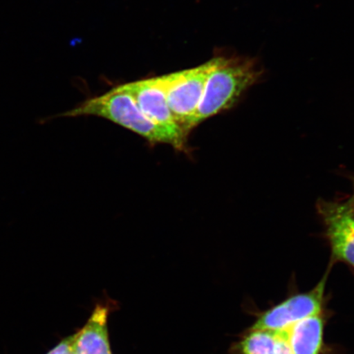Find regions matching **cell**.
I'll return each mask as SVG.
<instances>
[{"mask_svg":"<svg viewBox=\"0 0 354 354\" xmlns=\"http://www.w3.org/2000/svg\"><path fill=\"white\" fill-rule=\"evenodd\" d=\"M60 116L98 117L126 128L152 144L171 145L180 151H183L187 145V137L174 134L150 121L141 112L129 93L121 86L105 94L85 100Z\"/></svg>","mask_w":354,"mask_h":354,"instance_id":"obj_1","label":"cell"},{"mask_svg":"<svg viewBox=\"0 0 354 354\" xmlns=\"http://www.w3.org/2000/svg\"><path fill=\"white\" fill-rule=\"evenodd\" d=\"M262 73L256 61L250 57H221L207 80L190 131L207 119L232 109L243 93L259 81Z\"/></svg>","mask_w":354,"mask_h":354,"instance_id":"obj_2","label":"cell"},{"mask_svg":"<svg viewBox=\"0 0 354 354\" xmlns=\"http://www.w3.org/2000/svg\"><path fill=\"white\" fill-rule=\"evenodd\" d=\"M216 57L196 68L167 74L168 105L175 121L188 136L190 125L201 103L207 78L219 64Z\"/></svg>","mask_w":354,"mask_h":354,"instance_id":"obj_3","label":"cell"},{"mask_svg":"<svg viewBox=\"0 0 354 354\" xmlns=\"http://www.w3.org/2000/svg\"><path fill=\"white\" fill-rule=\"evenodd\" d=\"M327 275L311 290L290 296L257 318L252 329L284 331L305 318L319 315L324 307Z\"/></svg>","mask_w":354,"mask_h":354,"instance_id":"obj_4","label":"cell"},{"mask_svg":"<svg viewBox=\"0 0 354 354\" xmlns=\"http://www.w3.org/2000/svg\"><path fill=\"white\" fill-rule=\"evenodd\" d=\"M318 210L325 224L332 261L354 268V212L351 202H322Z\"/></svg>","mask_w":354,"mask_h":354,"instance_id":"obj_5","label":"cell"},{"mask_svg":"<svg viewBox=\"0 0 354 354\" xmlns=\"http://www.w3.org/2000/svg\"><path fill=\"white\" fill-rule=\"evenodd\" d=\"M121 86L129 93L137 106L150 121L174 134L185 133L178 126L168 105L167 75L158 77L139 80Z\"/></svg>","mask_w":354,"mask_h":354,"instance_id":"obj_6","label":"cell"},{"mask_svg":"<svg viewBox=\"0 0 354 354\" xmlns=\"http://www.w3.org/2000/svg\"><path fill=\"white\" fill-rule=\"evenodd\" d=\"M109 307L97 304L86 325L73 335V354H113L108 329Z\"/></svg>","mask_w":354,"mask_h":354,"instance_id":"obj_7","label":"cell"},{"mask_svg":"<svg viewBox=\"0 0 354 354\" xmlns=\"http://www.w3.org/2000/svg\"><path fill=\"white\" fill-rule=\"evenodd\" d=\"M323 314L309 317L282 331L293 354H321L324 344Z\"/></svg>","mask_w":354,"mask_h":354,"instance_id":"obj_8","label":"cell"},{"mask_svg":"<svg viewBox=\"0 0 354 354\" xmlns=\"http://www.w3.org/2000/svg\"><path fill=\"white\" fill-rule=\"evenodd\" d=\"M286 342L282 331L250 328L234 348L237 354H277Z\"/></svg>","mask_w":354,"mask_h":354,"instance_id":"obj_9","label":"cell"},{"mask_svg":"<svg viewBox=\"0 0 354 354\" xmlns=\"http://www.w3.org/2000/svg\"><path fill=\"white\" fill-rule=\"evenodd\" d=\"M73 335L61 340L60 343L46 354H73Z\"/></svg>","mask_w":354,"mask_h":354,"instance_id":"obj_10","label":"cell"},{"mask_svg":"<svg viewBox=\"0 0 354 354\" xmlns=\"http://www.w3.org/2000/svg\"><path fill=\"white\" fill-rule=\"evenodd\" d=\"M277 354H293L292 353L289 345H288L287 342L284 344V346H283Z\"/></svg>","mask_w":354,"mask_h":354,"instance_id":"obj_11","label":"cell"},{"mask_svg":"<svg viewBox=\"0 0 354 354\" xmlns=\"http://www.w3.org/2000/svg\"><path fill=\"white\" fill-rule=\"evenodd\" d=\"M353 188H354V183H353ZM353 190H354V189H353ZM349 202H351L353 212H354V192H353V196L351 201Z\"/></svg>","mask_w":354,"mask_h":354,"instance_id":"obj_12","label":"cell"}]
</instances>
